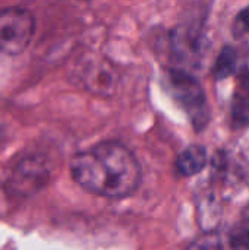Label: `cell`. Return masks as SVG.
Segmentation results:
<instances>
[{
	"label": "cell",
	"mask_w": 249,
	"mask_h": 250,
	"mask_svg": "<svg viewBox=\"0 0 249 250\" xmlns=\"http://www.w3.org/2000/svg\"><path fill=\"white\" fill-rule=\"evenodd\" d=\"M72 179L87 192L119 199L136 190L141 168L135 155L122 144L106 141L70 160Z\"/></svg>",
	"instance_id": "6da1fadb"
},
{
	"label": "cell",
	"mask_w": 249,
	"mask_h": 250,
	"mask_svg": "<svg viewBox=\"0 0 249 250\" xmlns=\"http://www.w3.org/2000/svg\"><path fill=\"white\" fill-rule=\"evenodd\" d=\"M35 34L31 10L12 6L0 10V57L18 56L29 45Z\"/></svg>",
	"instance_id": "7a4b0ae2"
},
{
	"label": "cell",
	"mask_w": 249,
	"mask_h": 250,
	"mask_svg": "<svg viewBox=\"0 0 249 250\" xmlns=\"http://www.w3.org/2000/svg\"><path fill=\"white\" fill-rule=\"evenodd\" d=\"M166 86L175 100L186 110L195 127H204L208 120L205 94L200 82L188 72L170 69L166 72Z\"/></svg>",
	"instance_id": "3957f363"
},
{
	"label": "cell",
	"mask_w": 249,
	"mask_h": 250,
	"mask_svg": "<svg viewBox=\"0 0 249 250\" xmlns=\"http://www.w3.org/2000/svg\"><path fill=\"white\" fill-rule=\"evenodd\" d=\"M50 177V168L44 157L29 154L21 158L7 179V188L15 195L28 196L40 190Z\"/></svg>",
	"instance_id": "277c9868"
},
{
	"label": "cell",
	"mask_w": 249,
	"mask_h": 250,
	"mask_svg": "<svg viewBox=\"0 0 249 250\" xmlns=\"http://www.w3.org/2000/svg\"><path fill=\"white\" fill-rule=\"evenodd\" d=\"M81 81L88 91L97 95L110 97L117 89L119 75L110 62L104 59H91L81 67Z\"/></svg>",
	"instance_id": "5b68a950"
},
{
	"label": "cell",
	"mask_w": 249,
	"mask_h": 250,
	"mask_svg": "<svg viewBox=\"0 0 249 250\" xmlns=\"http://www.w3.org/2000/svg\"><path fill=\"white\" fill-rule=\"evenodd\" d=\"M207 166V149L201 145H191L185 148L176 158V170L182 176H195Z\"/></svg>",
	"instance_id": "8992f818"
},
{
	"label": "cell",
	"mask_w": 249,
	"mask_h": 250,
	"mask_svg": "<svg viewBox=\"0 0 249 250\" xmlns=\"http://www.w3.org/2000/svg\"><path fill=\"white\" fill-rule=\"evenodd\" d=\"M238 66V53L233 47L226 45L222 48L220 54L216 59L214 67H213V75L216 79H225L229 78L236 72Z\"/></svg>",
	"instance_id": "52a82bcc"
},
{
	"label": "cell",
	"mask_w": 249,
	"mask_h": 250,
	"mask_svg": "<svg viewBox=\"0 0 249 250\" xmlns=\"http://www.w3.org/2000/svg\"><path fill=\"white\" fill-rule=\"evenodd\" d=\"M230 117L235 129H244L249 126V97L235 92Z\"/></svg>",
	"instance_id": "ba28073f"
},
{
	"label": "cell",
	"mask_w": 249,
	"mask_h": 250,
	"mask_svg": "<svg viewBox=\"0 0 249 250\" xmlns=\"http://www.w3.org/2000/svg\"><path fill=\"white\" fill-rule=\"evenodd\" d=\"M230 246L235 250H249V217L230 233Z\"/></svg>",
	"instance_id": "9c48e42d"
},
{
	"label": "cell",
	"mask_w": 249,
	"mask_h": 250,
	"mask_svg": "<svg viewBox=\"0 0 249 250\" xmlns=\"http://www.w3.org/2000/svg\"><path fill=\"white\" fill-rule=\"evenodd\" d=\"M186 250H223V246L217 234L208 233V234L200 236L194 243L188 246Z\"/></svg>",
	"instance_id": "30bf717a"
},
{
	"label": "cell",
	"mask_w": 249,
	"mask_h": 250,
	"mask_svg": "<svg viewBox=\"0 0 249 250\" xmlns=\"http://www.w3.org/2000/svg\"><path fill=\"white\" fill-rule=\"evenodd\" d=\"M233 31L238 37H241L244 34H249V6L242 9L239 12V15L235 18Z\"/></svg>",
	"instance_id": "8fae6325"
},
{
	"label": "cell",
	"mask_w": 249,
	"mask_h": 250,
	"mask_svg": "<svg viewBox=\"0 0 249 250\" xmlns=\"http://www.w3.org/2000/svg\"><path fill=\"white\" fill-rule=\"evenodd\" d=\"M236 94L249 97V70H247V69L242 70L238 75V89H236Z\"/></svg>",
	"instance_id": "7c38bea8"
}]
</instances>
